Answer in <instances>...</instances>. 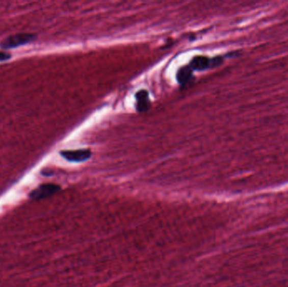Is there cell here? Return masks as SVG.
Here are the masks:
<instances>
[{
    "instance_id": "6da1fadb",
    "label": "cell",
    "mask_w": 288,
    "mask_h": 287,
    "mask_svg": "<svg viewBox=\"0 0 288 287\" xmlns=\"http://www.w3.org/2000/svg\"><path fill=\"white\" fill-rule=\"evenodd\" d=\"M37 39V35L32 33H19L8 36L0 42V47L3 49L16 48L31 43Z\"/></svg>"
},
{
    "instance_id": "7a4b0ae2",
    "label": "cell",
    "mask_w": 288,
    "mask_h": 287,
    "mask_svg": "<svg viewBox=\"0 0 288 287\" xmlns=\"http://www.w3.org/2000/svg\"><path fill=\"white\" fill-rule=\"evenodd\" d=\"M60 154L68 161L81 163L90 160L92 152L90 149L65 150L61 151Z\"/></svg>"
},
{
    "instance_id": "3957f363",
    "label": "cell",
    "mask_w": 288,
    "mask_h": 287,
    "mask_svg": "<svg viewBox=\"0 0 288 287\" xmlns=\"http://www.w3.org/2000/svg\"><path fill=\"white\" fill-rule=\"evenodd\" d=\"M60 190L61 187L59 186H57L54 184H45V185L39 186L34 191H32L30 194V197L34 200L43 199V198L53 196Z\"/></svg>"
},
{
    "instance_id": "277c9868",
    "label": "cell",
    "mask_w": 288,
    "mask_h": 287,
    "mask_svg": "<svg viewBox=\"0 0 288 287\" xmlns=\"http://www.w3.org/2000/svg\"><path fill=\"white\" fill-rule=\"evenodd\" d=\"M137 111L139 112H145L148 111L151 107L149 94L146 90H140L137 93Z\"/></svg>"
},
{
    "instance_id": "5b68a950",
    "label": "cell",
    "mask_w": 288,
    "mask_h": 287,
    "mask_svg": "<svg viewBox=\"0 0 288 287\" xmlns=\"http://www.w3.org/2000/svg\"><path fill=\"white\" fill-rule=\"evenodd\" d=\"M190 67L192 68V70H205L211 68V59L205 56H196L191 61Z\"/></svg>"
},
{
    "instance_id": "8992f818",
    "label": "cell",
    "mask_w": 288,
    "mask_h": 287,
    "mask_svg": "<svg viewBox=\"0 0 288 287\" xmlns=\"http://www.w3.org/2000/svg\"><path fill=\"white\" fill-rule=\"evenodd\" d=\"M193 70L190 65L185 66L179 68L177 72V80L180 85H186L192 80Z\"/></svg>"
},
{
    "instance_id": "52a82bcc",
    "label": "cell",
    "mask_w": 288,
    "mask_h": 287,
    "mask_svg": "<svg viewBox=\"0 0 288 287\" xmlns=\"http://www.w3.org/2000/svg\"><path fill=\"white\" fill-rule=\"evenodd\" d=\"M11 58V54L9 53H5V51H0V62H4V61H7Z\"/></svg>"
}]
</instances>
